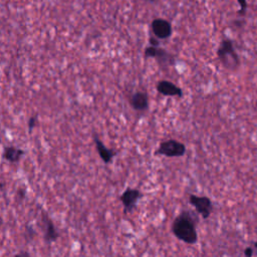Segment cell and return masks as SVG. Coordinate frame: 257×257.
<instances>
[{
    "label": "cell",
    "mask_w": 257,
    "mask_h": 257,
    "mask_svg": "<svg viewBox=\"0 0 257 257\" xmlns=\"http://www.w3.org/2000/svg\"><path fill=\"white\" fill-rule=\"evenodd\" d=\"M217 58L222 65L230 70L236 69L240 65V59L235 51L233 41L229 38L222 39L217 50Z\"/></svg>",
    "instance_id": "obj_2"
},
{
    "label": "cell",
    "mask_w": 257,
    "mask_h": 257,
    "mask_svg": "<svg viewBox=\"0 0 257 257\" xmlns=\"http://www.w3.org/2000/svg\"><path fill=\"white\" fill-rule=\"evenodd\" d=\"M197 217L190 211H182L172 223V233L174 236L189 245H194L198 241V233L196 230Z\"/></svg>",
    "instance_id": "obj_1"
},
{
    "label": "cell",
    "mask_w": 257,
    "mask_h": 257,
    "mask_svg": "<svg viewBox=\"0 0 257 257\" xmlns=\"http://www.w3.org/2000/svg\"><path fill=\"white\" fill-rule=\"evenodd\" d=\"M41 221H42V224H44V231H45L44 240L48 244H52L58 241V239L60 238V233L55 225V222L46 212L41 213Z\"/></svg>",
    "instance_id": "obj_6"
},
{
    "label": "cell",
    "mask_w": 257,
    "mask_h": 257,
    "mask_svg": "<svg viewBox=\"0 0 257 257\" xmlns=\"http://www.w3.org/2000/svg\"><path fill=\"white\" fill-rule=\"evenodd\" d=\"M187 152L186 145L175 139H169L160 143L155 151L156 156H165L167 158H180Z\"/></svg>",
    "instance_id": "obj_3"
},
{
    "label": "cell",
    "mask_w": 257,
    "mask_h": 257,
    "mask_svg": "<svg viewBox=\"0 0 257 257\" xmlns=\"http://www.w3.org/2000/svg\"><path fill=\"white\" fill-rule=\"evenodd\" d=\"M37 120H38V117H37V116H32V117L29 118L28 123H27L28 132H29V133H31L33 128L36 127V125H37Z\"/></svg>",
    "instance_id": "obj_14"
},
{
    "label": "cell",
    "mask_w": 257,
    "mask_h": 257,
    "mask_svg": "<svg viewBox=\"0 0 257 257\" xmlns=\"http://www.w3.org/2000/svg\"><path fill=\"white\" fill-rule=\"evenodd\" d=\"M157 91L159 94L165 97H183V91L178 85L169 80H160L157 83Z\"/></svg>",
    "instance_id": "obj_10"
},
{
    "label": "cell",
    "mask_w": 257,
    "mask_h": 257,
    "mask_svg": "<svg viewBox=\"0 0 257 257\" xmlns=\"http://www.w3.org/2000/svg\"><path fill=\"white\" fill-rule=\"evenodd\" d=\"M254 247H255V248H257V241L254 243Z\"/></svg>",
    "instance_id": "obj_18"
},
{
    "label": "cell",
    "mask_w": 257,
    "mask_h": 257,
    "mask_svg": "<svg viewBox=\"0 0 257 257\" xmlns=\"http://www.w3.org/2000/svg\"><path fill=\"white\" fill-rule=\"evenodd\" d=\"M24 155H25V151L21 148H17L14 146H5L3 148L2 158L9 163L16 164L22 159Z\"/></svg>",
    "instance_id": "obj_12"
},
{
    "label": "cell",
    "mask_w": 257,
    "mask_h": 257,
    "mask_svg": "<svg viewBox=\"0 0 257 257\" xmlns=\"http://www.w3.org/2000/svg\"><path fill=\"white\" fill-rule=\"evenodd\" d=\"M253 248L251 246H247L244 250V256L245 257H253Z\"/></svg>",
    "instance_id": "obj_15"
},
{
    "label": "cell",
    "mask_w": 257,
    "mask_h": 257,
    "mask_svg": "<svg viewBox=\"0 0 257 257\" xmlns=\"http://www.w3.org/2000/svg\"><path fill=\"white\" fill-rule=\"evenodd\" d=\"M145 1H148V2H155V1H157V0H145Z\"/></svg>",
    "instance_id": "obj_17"
},
{
    "label": "cell",
    "mask_w": 257,
    "mask_h": 257,
    "mask_svg": "<svg viewBox=\"0 0 257 257\" xmlns=\"http://www.w3.org/2000/svg\"><path fill=\"white\" fill-rule=\"evenodd\" d=\"M237 1H238L239 6H240L238 14H239V16H243L246 13V10H247V7H248L247 1H246V0H237Z\"/></svg>",
    "instance_id": "obj_13"
},
{
    "label": "cell",
    "mask_w": 257,
    "mask_h": 257,
    "mask_svg": "<svg viewBox=\"0 0 257 257\" xmlns=\"http://www.w3.org/2000/svg\"><path fill=\"white\" fill-rule=\"evenodd\" d=\"M142 196L143 194L139 189L128 187L119 197V200L124 208V214L132 213L137 208L138 202L142 199Z\"/></svg>",
    "instance_id": "obj_4"
},
{
    "label": "cell",
    "mask_w": 257,
    "mask_h": 257,
    "mask_svg": "<svg viewBox=\"0 0 257 257\" xmlns=\"http://www.w3.org/2000/svg\"><path fill=\"white\" fill-rule=\"evenodd\" d=\"M189 202L195 208L197 214H199L203 219L206 220L211 216V213L213 211V203L209 197L191 194L189 196Z\"/></svg>",
    "instance_id": "obj_5"
},
{
    "label": "cell",
    "mask_w": 257,
    "mask_h": 257,
    "mask_svg": "<svg viewBox=\"0 0 257 257\" xmlns=\"http://www.w3.org/2000/svg\"><path fill=\"white\" fill-rule=\"evenodd\" d=\"M152 30L155 36L159 39H168L172 35L173 28L168 20L163 18H157L152 22Z\"/></svg>",
    "instance_id": "obj_8"
},
{
    "label": "cell",
    "mask_w": 257,
    "mask_h": 257,
    "mask_svg": "<svg viewBox=\"0 0 257 257\" xmlns=\"http://www.w3.org/2000/svg\"><path fill=\"white\" fill-rule=\"evenodd\" d=\"M93 141L95 143V146H96V150L101 158V160L106 164V165H109L113 162L114 158L116 157L117 155V152L113 149H110L108 148L103 142L102 140L99 138L98 134L97 133H93Z\"/></svg>",
    "instance_id": "obj_9"
},
{
    "label": "cell",
    "mask_w": 257,
    "mask_h": 257,
    "mask_svg": "<svg viewBox=\"0 0 257 257\" xmlns=\"http://www.w3.org/2000/svg\"><path fill=\"white\" fill-rule=\"evenodd\" d=\"M145 57L156 59L158 61V63L163 65H174L175 64L174 57L171 56L165 50L160 49L159 47L151 46V47L147 48L145 51Z\"/></svg>",
    "instance_id": "obj_7"
},
{
    "label": "cell",
    "mask_w": 257,
    "mask_h": 257,
    "mask_svg": "<svg viewBox=\"0 0 257 257\" xmlns=\"http://www.w3.org/2000/svg\"><path fill=\"white\" fill-rule=\"evenodd\" d=\"M130 105L136 112H146L149 109V97L144 92H137L132 95Z\"/></svg>",
    "instance_id": "obj_11"
},
{
    "label": "cell",
    "mask_w": 257,
    "mask_h": 257,
    "mask_svg": "<svg viewBox=\"0 0 257 257\" xmlns=\"http://www.w3.org/2000/svg\"><path fill=\"white\" fill-rule=\"evenodd\" d=\"M13 257H31V256L29 254V252H27V251H20V252L16 253Z\"/></svg>",
    "instance_id": "obj_16"
}]
</instances>
